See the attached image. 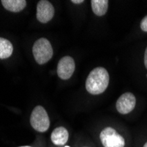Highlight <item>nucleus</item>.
Instances as JSON below:
<instances>
[{
	"mask_svg": "<svg viewBox=\"0 0 147 147\" xmlns=\"http://www.w3.org/2000/svg\"><path fill=\"white\" fill-rule=\"evenodd\" d=\"M144 66H145V68L147 69V48H146L145 52H144Z\"/></svg>",
	"mask_w": 147,
	"mask_h": 147,
	"instance_id": "nucleus-13",
	"label": "nucleus"
},
{
	"mask_svg": "<svg viewBox=\"0 0 147 147\" xmlns=\"http://www.w3.org/2000/svg\"><path fill=\"white\" fill-rule=\"evenodd\" d=\"M143 147H147V142L144 144V146H143Z\"/></svg>",
	"mask_w": 147,
	"mask_h": 147,
	"instance_id": "nucleus-15",
	"label": "nucleus"
},
{
	"mask_svg": "<svg viewBox=\"0 0 147 147\" xmlns=\"http://www.w3.org/2000/svg\"><path fill=\"white\" fill-rule=\"evenodd\" d=\"M3 6L12 12H20L26 5V1L25 0H2Z\"/></svg>",
	"mask_w": 147,
	"mask_h": 147,
	"instance_id": "nucleus-9",
	"label": "nucleus"
},
{
	"mask_svg": "<svg viewBox=\"0 0 147 147\" xmlns=\"http://www.w3.org/2000/svg\"><path fill=\"white\" fill-rule=\"evenodd\" d=\"M109 84V74L105 68L97 67L88 75L86 82V88L91 94H100Z\"/></svg>",
	"mask_w": 147,
	"mask_h": 147,
	"instance_id": "nucleus-1",
	"label": "nucleus"
},
{
	"mask_svg": "<svg viewBox=\"0 0 147 147\" xmlns=\"http://www.w3.org/2000/svg\"><path fill=\"white\" fill-rule=\"evenodd\" d=\"M140 28L142 29V31L147 33V15L144 17V19L142 20L141 24H140Z\"/></svg>",
	"mask_w": 147,
	"mask_h": 147,
	"instance_id": "nucleus-12",
	"label": "nucleus"
},
{
	"mask_svg": "<svg viewBox=\"0 0 147 147\" xmlns=\"http://www.w3.org/2000/svg\"><path fill=\"white\" fill-rule=\"evenodd\" d=\"M136 107V97L131 92H125L116 101V109L122 115L129 114Z\"/></svg>",
	"mask_w": 147,
	"mask_h": 147,
	"instance_id": "nucleus-5",
	"label": "nucleus"
},
{
	"mask_svg": "<svg viewBox=\"0 0 147 147\" xmlns=\"http://www.w3.org/2000/svg\"><path fill=\"white\" fill-rule=\"evenodd\" d=\"M20 147H30V146H20Z\"/></svg>",
	"mask_w": 147,
	"mask_h": 147,
	"instance_id": "nucleus-16",
	"label": "nucleus"
},
{
	"mask_svg": "<svg viewBox=\"0 0 147 147\" xmlns=\"http://www.w3.org/2000/svg\"><path fill=\"white\" fill-rule=\"evenodd\" d=\"M75 71V62L71 57H63L57 64V75L61 79H69Z\"/></svg>",
	"mask_w": 147,
	"mask_h": 147,
	"instance_id": "nucleus-6",
	"label": "nucleus"
},
{
	"mask_svg": "<svg viewBox=\"0 0 147 147\" xmlns=\"http://www.w3.org/2000/svg\"><path fill=\"white\" fill-rule=\"evenodd\" d=\"M91 5L92 10L95 15L103 16L108 11L109 1L108 0H92Z\"/></svg>",
	"mask_w": 147,
	"mask_h": 147,
	"instance_id": "nucleus-10",
	"label": "nucleus"
},
{
	"mask_svg": "<svg viewBox=\"0 0 147 147\" xmlns=\"http://www.w3.org/2000/svg\"><path fill=\"white\" fill-rule=\"evenodd\" d=\"M100 139L104 147H124L125 145L123 137L118 134L117 131L111 127L102 129L100 134Z\"/></svg>",
	"mask_w": 147,
	"mask_h": 147,
	"instance_id": "nucleus-4",
	"label": "nucleus"
},
{
	"mask_svg": "<svg viewBox=\"0 0 147 147\" xmlns=\"http://www.w3.org/2000/svg\"><path fill=\"white\" fill-rule=\"evenodd\" d=\"M33 55L39 64L48 63L53 56V49L49 40L45 38L37 40L33 46Z\"/></svg>",
	"mask_w": 147,
	"mask_h": 147,
	"instance_id": "nucleus-2",
	"label": "nucleus"
},
{
	"mask_svg": "<svg viewBox=\"0 0 147 147\" xmlns=\"http://www.w3.org/2000/svg\"><path fill=\"white\" fill-rule=\"evenodd\" d=\"M55 14V9L52 4L46 0H41L37 5L36 18L42 23H47L52 20Z\"/></svg>",
	"mask_w": 147,
	"mask_h": 147,
	"instance_id": "nucleus-7",
	"label": "nucleus"
},
{
	"mask_svg": "<svg viewBox=\"0 0 147 147\" xmlns=\"http://www.w3.org/2000/svg\"><path fill=\"white\" fill-rule=\"evenodd\" d=\"M13 46L10 41L0 37V59H5L11 56Z\"/></svg>",
	"mask_w": 147,
	"mask_h": 147,
	"instance_id": "nucleus-11",
	"label": "nucleus"
},
{
	"mask_svg": "<svg viewBox=\"0 0 147 147\" xmlns=\"http://www.w3.org/2000/svg\"><path fill=\"white\" fill-rule=\"evenodd\" d=\"M30 123L32 127L39 132H45L49 128V118L45 109L42 106H37L34 109L31 117Z\"/></svg>",
	"mask_w": 147,
	"mask_h": 147,
	"instance_id": "nucleus-3",
	"label": "nucleus"
},
{
	"mask_svg": "<svg viewBox=\"0 0 147 147\" xmlns=\"http://www.w3.org/2000/svg\"><path fill=\"white\" fill-rule=\"evenodd\" d=\"M69 138V132L63 127H58L53 130L51 134V141L57 145L66 144Z\"/></svg>",
	"mask_w": 147,
	"mask_h": 147,
	"instance_id": "nucleus-8",
	"label": "nucleus"
},
{
	"mask_svg": "<svg viewBox=\"0 0 147 147\" xmlns=\"http://www.w3.org/2000/svg\"><path fill=\"white\" fill-rule=\"evenodd\" d=\"M71 3H73V4H81V3H84V0H71Z\"/></svg>",
	"mask_w": 147,
	"mask_h": 147,
	"instance_id": "nucleus-14",
	"label": "nucleus"
},
{
	"mask_svg": "<svg viewBox=\"0 0 147 147\" xmlns=\"http://www.w3.org/2000/svg\"><path fill=\"white\" fill-rule=\"evenodd\" d=\"M64 147H70V146H68V145H66V146H64Z\"/></svg>",
	"mask_w": 147,
	"mask_h": 147,
	"instance_id": "nucleus-17",
	"label": "nucleus"
}]
</instances>
